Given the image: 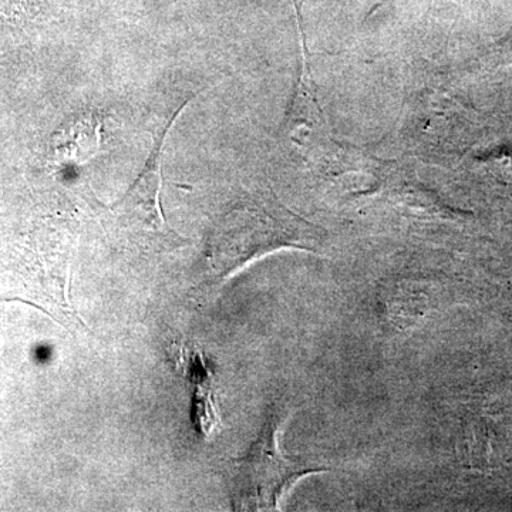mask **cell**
<instances>
[{"mask_svg": "<svg viewBox=\"0 0 512 512\" xmlns=\"http://www.w3.org/2000/svg\"><path fill=\"white\" fill-rule=\"evenodd\" d=\"M313 241L311 227L288 212L238 208L225 215L212 237V278L225 281L258 256L278 248L309 247Z\"/></svg>", "mask_w": 512, "mask_h": 512, "instance_id": "obj_1", "label": "cell"}, {"mask_svg": "<svg viewBox=\"0 0 512 512\" xmlns=\"http://www.w3.org/2000/svg\"><path fill=\"white\" fill-rule=\"evenodd\" d=\"M284 423V416L272 414L247 456L232 468L229 488L235 510H276L296 481L323 471L282 453L278 436Z\"/></svg>", "mask_w": 512, "mask_h": 512, "instance_id": "obj_2", "label": "cell"}]
</instances>
